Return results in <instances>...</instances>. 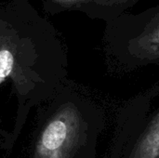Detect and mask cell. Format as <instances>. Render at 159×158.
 Listing matches in <instances>:
<instances>
[{"label": "cell", "instance_id": "1", "mask_svg": "<svg viewBox=\"0 0 159 158\" xmlns=\"http://www.w3.org/2000/svg\"><path fill=\"white\" fill-rule=\"evenodd\" d=\"M147 14L143 24L129 38V52L141 61L159 59V7Z\"/></svg>", "mask_w": 159, "mask_h": 158}, {"label": "cell", "instance_id": "2", "mask_svg": "<svg viewBox=\"0 0 159 158\" xmlns=\"http://www.w3.org/2000/svg\"><path fill=\"white\" fill-rule=\"evenodd\" d=\"M76 122L67 121L63 118H56L51 121L43 132L41 138V147L46 153H53L68 144L73 137L72 134L76 131L77 127L73 125Z\"/></svg>", "mask_w": 159, "mask_h": 158}, {"label": "cell", "instance_id": "3", "mask_svg": "<svg viewBox=\"0 0 159 158\" xmlns=\"http://www.w3.org/2000/svg\"><path fill=\"white\" fill-rule=\"evenodd\" d=\"M159 157V113L138 138L128 158Z\"/></svg>", "mask_w": 159, "mask_h": 158}, {"label": "cell", "instance_id": "4", "mask_svg": "<svg viewBox=\"0 0 159 158\" xmlns=\"http://www.w3.org/2000/svg\"><path fill=\"white\" fill-rule=\"evenodd\" d=\"M43 11L48 15H57L68 11L84 12L90 0H39Z\"/></svg>", "mask_w": 159, "mask_h": 158}, {"label": "cell", "instance_id": "5", "mask_svg": "<svg viewBox=\"0 0 159 158\" xmlns=\"http://www.w3.org/2000/svg\"><path fill=\"white\" fill-rule=\"evenodd\" d=\"M137 1L138 0H106L104 4L96 11L93 17H96V15H106L109 18L114 16L116 17L125 9L134 5Z\"/></svg>", "mask_w": 159, "mask_h": 158}, {"label": "cell", "instance_id": "6", "mask_svg": "<svg viewBox=\"0 0 159 158\" xmlns=\"http://www.w3.org/2000/svg\"><path fill=\"white\" fill-rule=\"evenodd\" d=\"M158 158H159V157H158Z\"/></svg>", "mask_w": 159, "mask_h": 158}]
</instances>
